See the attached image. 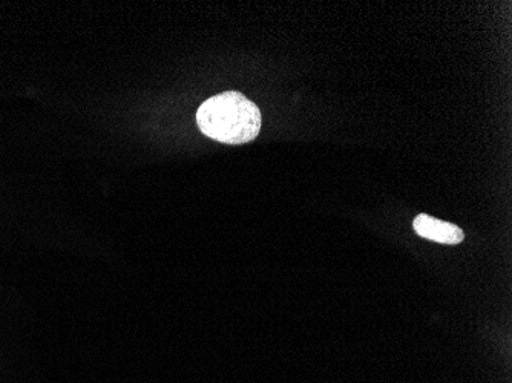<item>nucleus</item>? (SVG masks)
I'll return each mask as SVG.
<instances>
[{"mask_svg": "<svg viewBox=\"0 0 512 383\" xmlns=\"http://www.w3.org/2000/svg\"><path fill=\"white\" fill-rule=\"evenodd\" d=\"M197 123L201 132L212 140L244 145L260 134L261 112L240 92H223L200 106Z\"/></svg>", "mask_w": 512, "mask_h": 383, "instance_id": "1", "label": "nucleus"}, {"mask_svg": "<svg viewBox=\"0 0 512 383\" xmlns=\"http://www.w3.org/2000/svg\"><path fill=\"white\" fill-rule=\"evenodd\" d=\"M413 227L417 235L440 244L454 246V244L462 243L463 238H465L459 227L447 223V221L436 220V218L425 215V213H422L413 221Z\"/></svg>", "mask_w": 512, "mask_h": 383, "instance_id": "2", "label": "nucleus"}]
</instances>
